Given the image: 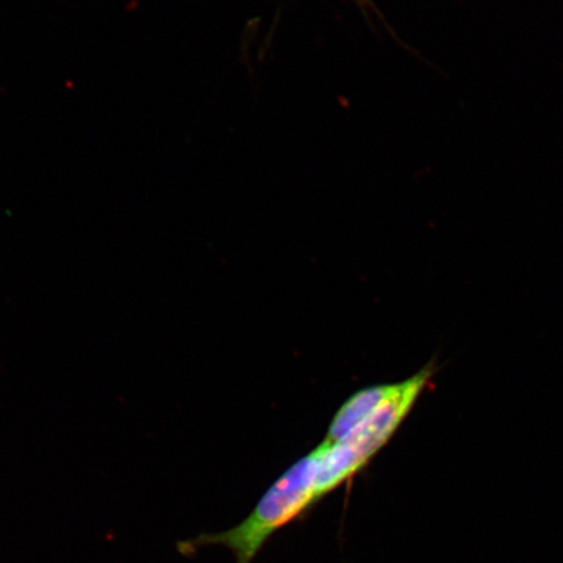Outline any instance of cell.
Returning a JSON list of instances; mask_svg holds the SVG:
<instances>
[{
    "instance_id": "1",
    "label": "cell",
    "mask_w": 563,
    "mask_h": 563,
    "mask_svg": "<svg viewBox=\"0 0 563 563\" xmlns=\"http://www.w3.org/2000/svg\"><path fill=\"white\" fill-rule=\"evenodd\" d=\"M397 387L398 384L375 386L357 393L338 411L332 426H330L327 440L323 442L335 443L346 438L350 432L375 413L377 408L393 396Z\"/></svg>"
},
{
    "instance_id": "2",
    "label": "cell",
    "mask_w": 563,
    "mask_h": 563,
    "mask_svg": "<svg viewBox=\"0 0 563 563\" xmlns=\"http://www.w3.org/2000/svg\"><path fill=\"white\" fill-rule=\"evenodd\" d=\"M354 2L358 7H361V10L365 13H367L368 10H376V5H375V3L372 2V0H354ZM376 12H378V11L376 10Z\"/></svg>"
}]
</instances>
